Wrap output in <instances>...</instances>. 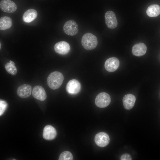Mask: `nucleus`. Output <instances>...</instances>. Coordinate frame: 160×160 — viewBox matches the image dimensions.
<instances>
[{
	"label": "nucleus",
	"mask_w": 160,
	"mask_h": 160,
	"mask_svg": "<svg viewBox=\"0 0 160 160\" xmlns=\"http://www.w3.org/2000/svg\"><path fill=\"white\" fill-rule=\"evenodd\" d=\"M37 16V11L33 9H29L24 13L23 19L25 22L29 23L34 20Z\"/></svg>",
	"instance_id": "nucleus-16"
},
{
	"label": "nucleus",
	"mask_w": 160,
	"mask_h": 160,
	"mask_svg": "<svg viewBox=\"0 0 160 160\" xmlns=\"http://www.w3.org/2000/svg\"><path fill=\"white\" fill-rule=\"evenodd\" d=\"M105 24L108 28L114 29L118 25V22L115 13L111 11H108L105 15Z\"/></svg>",
	"instance_id": "nucleus-7"
},
{
	"label": "nucleus",
	"mask_w": 160,
	"mask_h": 160,
	"mask_svg": "<svg viewBox=\"0 0 160 160\" xmlns=\"http://www.w3.org/2000/svg\"><path fill=\"white\" fill-rule=\"evenodd\" d=\"M136 100L135 96L132 94L125 95L123 99V103L124 108L129 110L134 106Z\"/></svg>",
	"instance_id": "nucleus-14"
},
{
	"label": "nucleus",
	"mask_w": 160,
	"mask_h": 160,
	"mask_svg": "<svg viewBox=\"0 0 160 160\" xmlns=\"http://www.w3.org/2000/svg\"><path fill=\"white\" fill-rule=\"evenodd\" d=\"M54 48L56 52L61 55L68 54L70 50V47L69 44L64 41L56 43L54 46Z\"/></svg>",
	"instance_id": "nucleus-9"
},
{
	"label": "nucleus",
	"mask_w": 160,
	"mask_h": 160,
	"mask_svg": "<svg viewBox=\"0 0 160 160\" xmlns=\"http://www.w3.org/2000/svg\"><path fill=\"white\" fill-rule=\"evenodd\" d=\"M81 88L80 82L75 79L70 80L66 86V90L69 94L74 95L78 94L80 91Z\"/></svg>",
	"instance_id": "nucleus-5"
},
{
	"label": "nucleus",
	"mask_w": 160,
	"mask_h": 160,
	"mask_svg": "<svg viewBox=\"0 0 160 160\" xmlns=\"http://www.w3.org/2000/svg\"><path fill=\"white\" fill-rule=\"evenodd\" d=\"M12 21L11 19L7 16H4L0 18V29L4 30L10 28L12 26Z\"/></svg>",
	"instance_id": "nucleus-18"
},
{
	"label": "nucleus",
	"mask_w": 160,
	"mask_h": 160,
	"mask_svg": "<svg viewBox=\"0 0 160 160\" xmlns=\"http://www.w3.org/2000/svg\"><path fill=\"white\" fill-rule=\"evenodd\" d=\"M9 63L12 65H15V63L11 60L9 61Z\"/></svg>",
	"instance_id": "nucleus-23"
},
{
	"label": "nucleus",
	"mask_w": 160,
	"mask_h": 160,
	"mask_svg": "<svg viewBox=\"0 0 160 160\" xmlns=\"http://www.w3.org/2000/svg\"><path fill=\"white\" fill-rule=\"evenodd\" d=\"M63 30L67 34L70 36H74L78 32V26L75 21L69 20L64 24L63 26Z\"/></svg>",
	"instance_id": "nucleus-4"
},
{
	"label": "nucleus",
	"mask_w": 160,
	"mask_h": 160,
	"mask_svg": "<svg viewBox=\"0 0 160 160\" xmlns=\"http://www.w3.org/2000/svg\"><path fill=\"white\" fill-rule=\"evenodd\" d=\"M111 101L110 95L107 93L102 92L99 94L95 99V104L100 108H104L109 105Z\"/></svg>",
	"instance_id": "nucleus-3"
},
{
	"label": "nucleus",
	"mask_w": 160,
	"mask_h": 160,
	"mask_svg": "<svg viewBox=\"0 0 160 160\" xmlns=\"http://www.w3.org/2000/svg\"><path fill=\"white\" fill-rule=\"evenodd\" d=\"M0 8L3 11L8 13H13L17 9L16 4L11 0H1Z\"/></svg>",
	"instance_id": "nucleus-6"
},
{
	"label": "nucleus",
	"mask_w": 160,
	"mask_h": 160,
	"mask_svg": "<svg viewBox=\"0 0 160 160\" xmlns=\"http://www.w3.org/2000/svg\"><path fill=\"white\" fill-rule=\"evenodd\" d=\"M5 67L6 71L9 73L13 75H15L17 73V69L16 67L10 63H6Z\"/></svg>",
	"instance_id": "nucleus-19"
},
{
	"label": "nucleus",
	"mask_w": 160,
	"mask_h": 160,
	"mask_svg": "<svg viewBox=\"0 0 160 160\" xmlns=\"http://www.w3.org/2000/svg\"><path fill=\"white\" fill-rule=\"evenodd\" d=\"M64 80L62 74L55 71L50 73L47 78V84L49 87L52 89L59 88L62 84Z\"/></svg>",
	"instance_id": "nucleus-1"
},
{
	"label": "nucleus",
	"mask_w": 160,
	"mask_h": 160,
	"mask_svg": "<svg viewBox=\"0 0 160 160\" xmlns=\"http://www.w3.org/2000/svg\"><path fill=\"white\" fill-rule=\"evenodd\" d=\"M31 91V87L30 85L24 84L18 87L17 90V94L21 98H26L30 96Z\"/></svg>",
	"instance_id": "nucleus-13"
},
{
	"label": "nucleus",
	"mask_w": 160,
	"mask_h": 160,
	"mask_svg": "<svg viewBox=\"0 0 160 160\" xmlns=\"http://www.w3.org/2000/svg\"><path fill=\"white\" fill-rule=\"evenodd\" d=\"M119 65V61L116 57H112L108 59L105 62V68L108 72H113L116 70Z\"/></svg>",
	"instance_id": "nucleus-10"
},
{
	"label": "nucleus",
	"mask_w": 160,
	"mask_h": 160,
	"mask_svg": "<svg viewBox=\"0 0 160 160\" xmlns=\"http://www.w3.org/2000/svg\"><path fill=\"white\" fill-rule=\"evenodd\" d=\"M57 135L56 130L51 125H47L44 128L43 136L44 139L47 140L54 139Z\"/></svg>",
	"instance_id": "nucleus-12"
},
{
	"label": "nucleus",
	"mask_w": 160,
	"mask_h": 160,
	"mask_svg": "<svg viewBox=\"0 0 160 160\" xmlns=\"http://www.w3.org/2000/svg\"><path fill=\"white\" fill-rule=\"evenodd\" d=\"M32 95L35 98L43 101L47 98L46 92L41 86L37 85L34 87L32 90Z\"/></svg>",
	"instance_id": "nucleus-11"
},
{
	"label": "nucleus",
	"mask_w": 160,
	"mask_h": 160,
	"mask_svg": "<svg viewBox=\"0 0 160 160\" xmlns=\"http://www.w3.org/2000/svg\"><path fill=\"white\" fill-rule=\"evenodd\" d=\"M146 13L150 17H156L160 14V7L157 4L151 5L147 8Z\"/></svg>",
	"instance_id": "nucleus-17"
},
{
	"label": "nucleus",
	"mask_w": 160,
	"mask_h": 160,
	"mask_svg": "<svg viewBox=\"0 0 160 160\" xmlns=\"http://www.w3.org/2000/svg\"><path fill=\"white\" fill-rule=\"evenodd\" d=\"M121 160H131L132 159L131 156L129 154L125 153L123 154L120 157Z\"/></svg>",
	"instance_id": "nucleus-22"
},
{
	"label": "nucleus",
	"mask_w": 160,
	"mask_h": 160,
	"mask_svg": "<svg viewBox=\"0 0 160 160\" xmlns=\"http://www.w3.org/2000/svg\"><path fill=\"white\" fill-rule=\"evenodd\" d=\"M81 44L83 47L87 50H91L97 46L98 41L96 37L89 33H87L82 36Z\"/></svg>",
	"instance_id": "nucleus-2"
},
{
	"label": "nucleus",
	"mask_w": 160,
	"mask_h": 160,
	"mask_svg": "<svg viewBox=\"0 0 160 160\" xmlns=\"http://www.w3.org/2000/svg\"><path fill=\"white\" fill-rule=\"evenodd\" d=\"M96 144L100 147H104L109 143L110 138L108 135L104 132H100L96 135L95 138Z\"/></svg>",
	"instance_id": "nucleus-8"
},
{
	"label": "nucleus",
	"mask_w": 160,
	"mask_h": 160,
	"mask_svg": "<svg viewBox=\"0 0 160 160\" xmlns=\"http://www.w3.org/2000/svg\"><path fill=\"white\" fill-rule=\"evenodd\" d=\"M147 47L142 43H140L134 45L132 48L133 55L137 56H141L144 55L147 51Z\"/></svg>",
	"instance_id": "nucleus-15"
},
{
	"label": "nucleus",
	"mask_w": 160,
	"mask_h": 160,
	"mask_svg": "<svg viewBox=\"0 0 160 160\" xmlns=\"http://www.w3.org/2000/svg\"><path fill=\"white\" fill-rule=\"evenodd\" d=\"M73 156L72 153L68 151H65L62 152L60 155L59 160H72Z\"/></svg>",
	"instance_id": "nucleus-20"
},
{
	"label": "nucleus",
	"mask_w": 160,
	"mask_h": 160,
	"mask_svg": "<svg viewBox=\"0 0 160 160\" xmlns=\"http://www.w3.org/2000/svg\"><path fill=\"white\" fill-rule=\"evenodd\" d=\"M7 103L4 101H0V116H1L4 112L7 107Z\"/></svg>",
	"instance_id": "nucleus-21"
}]
</instances>
